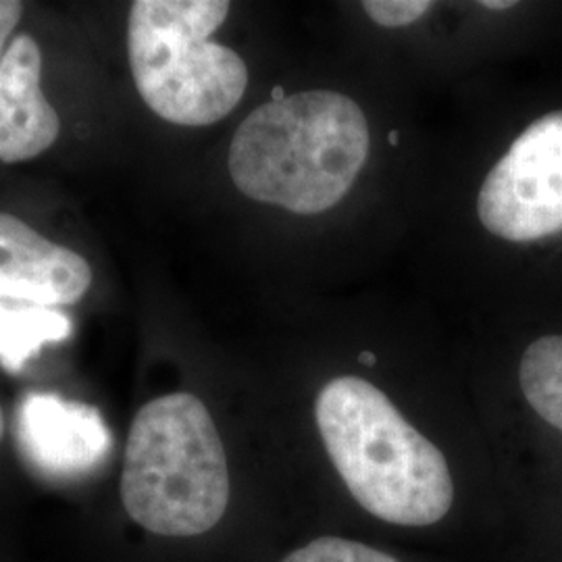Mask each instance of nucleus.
Returning a JSON list of instances; mask_svg holds the SVG:
<instances>
[{"label":"nucleus","mask_w":562,"mask_h":562,"mask_svg":"<svg viewBox=\"0 0 562 562\" xmlns=\"http://www.w3.org/2000/svg\"><path fill=\"white\" fill-rule=\"evenodd\" d=\"M315 419L341 482L375 519L431 527L452 510L454 482L442 450L373 383L352 375L325 383Z\"/></svg>","instance_id":"1"},{"label":"nucleus","mask_w":562,"mask_h":562,"mask_svg":"<svg viewBox=\"0 0 562 562\" xmlns=\"http://www.w3.org/2000/svg\"><path fill=\"white\" fill-rule=\"evenodd\" d=\"M369 157L361 106L331 90L267 102L241 121L229 173L241 194L299 215H317L348 194Z\"/></svg>","instance_id":"2"},{"label":"nucleus","mask_w":562,"mask_h":562,"mask_svg":"<svg viewBox=\"0 0 562 562\" xmlns=\"http://www.w3.org/2000/svg\"><path fill=\"white\" fill-rule=\"evenodd\" d=\"M90 283L92 269L78 252L0 213V301L69 306L86 296Z\"/></svg>","instance_id":"7"},{"label":"nucleus","mask_w":562,"mask_h":562,"mask_svg":"<svg viewBox=\"0 0 562 562\" xmlns=\"http://www.w3.org/2000/svg\"><path fill=\"white\" fill-rule=\"evenodd\" d=\"M23 15V2L20 0H0V60L4 57V44L15 32Z\"/></svg>","instance_id":"13"},{"label":"nucleus","mask_w":562,"mask_h":562,"mask_svg":"<svg viewBox=\"0 0 562 562\" xmlns=\"http://www.w3.org/2000/svg\"><path fill=\"white\" fill-rule=\"evenodd\" d=\"M225 0H136L127 20V55L146 106L161 120L201 127L241 101L248 69L240 55L211 42L227 20Z\"/></svg>","instance_id":"4"},{"label":"nucleus","mask_w":562,"mask_h":562,"mask_svg":"<svg viewBox=\"0 0 562 562\" xmlns=\"http://www.w3.org/2000/svg\"><path fill=\"white\" fill-rule=\"evenodd\" d=\"M482 7L494 9V11H503V9H508V7H515V2H503V0L492 2V0H485V2H482Z\"/></svg>","instance_id":"14"},{"label":"nucleus","mask_w":562,"mask_h":562,"mask_svg":"<svg viewBox=\"0 0 562 562\" xmlns=\"http://www.w3.org/2000/svg\"><path fill=\"white\" fill-rule=\"evenodd\" d=\"M42 50L21 34L0 60V161L21 162L46 153L60 134V117L41 88Z\"/></svg>","instance_id":"8"},{"label":"nucleus","mask_w":562,"mask_h":562,"mask_svg":"<svg viewBox=\"0 0 562 562\" xmlns=\"http://www.w3.org/2000/svg\"><path fill=\"white\" fill-rule=\"evenodd\" d=\"M367 15L385 27H402L423 18L431 2L419 0H369L362 4Z\"/></svg>","instance_id":"12"},{"label":"nucleus","mask_w":562,"mask_h":562,"mask_svg":"<svg viewBox=\"0 0 562 562\" xmlns=\"http://www.w3.org/2000/svg\"><path fill=\"white\" fill-rule=\"evenodd\" d=\"M280 562H401L367 543L325 536L285 554Z\"/></svg>","instance_id":"11"},{"label":"nucleus","mask_w":562,"mask_h":562,"mask_svg":"<svg viewBox=\"0 0 562 562\" xmlns=\"http://www.w3.org/2000/svg\"><path fill=\"white\" fill-rule=\"evenodd\" d=\"M519 383L531 408L562 431V336H543L527 346Z\"/></svg>","instance_id":"10"},{"label":"nucleus","mask_w":562,"mask_h":562,"mask_svg":"<svg viewBox=\"0 0 562 562\" xmlns=\"http://www.w3.org/2000/svg\"><path fill=\"white\" fill-rule=\"evenodd\" d=\"M71 322L55 308L0 301V364L20 373L42 346L69 338Z\"/></svg>","instance_id":"9"},{"label":"nucleus","mask_w":562,"mask_h":562,"mask_svg":"<svg viewBox=\"0 0 562 562\" xmlns=\"http://www.w3.org/2000/svg\"><path fill=\"white\" fill-rule=\"evenodd\" d=\"M23 459L48 477H81L106 461L113 438L97 406L30 392L15 413Z\"/></svg>","instance_id":"6"},{"label":"nucleus","mask_w":562,"mask_h":562,"mask_svg":"<svg viewBox=\"0 0 562 562\" xmlns=\"http://www.w3.org/2000/svg\"><path fill=\"white\" fill-rule=\"evenodd\" d=\"M4 436V415H2V408H0V440Z\"/></svg>","instance_id":"15"},{"label":"nucleus","mask_w":562,"mask_h":562,"mask_svg":"<svg viewBox=\"0 0 562 562\" xmlns=\"http://www.w3.org/2000/svg\"><path fill=\"white\" fill-rule=\"evenodd\" d=\"M483 227L508 241L540 240L562 229V111L533 121L483 181Z\"/></svg>","instance_id":"5"},{"label":"nucleus","mask_w":562,"mask_h":562,"mask_svg":"<svg viewBox=\"0 0 562 562\" xmlns=\"http://www.w3.org/2000/svg\"><path fill=\"white\" fill-rule=\"evenodd\" d=\"M232 482L209 408L188 392L144 404L132 423L121 473L127 515L162 538H196L217 527Z\"/></svg>","instance_id":"3"}]
</instances>
